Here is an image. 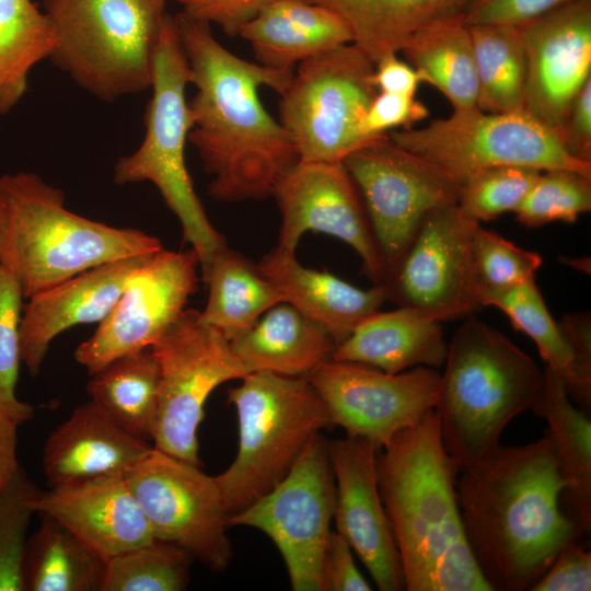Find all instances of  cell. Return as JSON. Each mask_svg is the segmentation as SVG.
<instances>
[{
    "label": "cell",
    "mask_w": 591,
    "mask_h": 591,
    "mask_svg": "<svg viewBox=\"0 0 591 591\" xmlns=\"http://www.w3.org/2000/svg\"><path fill=\"white\" fill-rule=\"evenodd\" d=\"M373 83L379 92L415 95L418 85L426 83V78L396 54H391L374 62Z\"/></svg>",
    "instance_id": "681fc988"
},
{
    "label": "cell",
    "mask_w": 591,
    "mask_h": 591,
    "mask_svg": "<svg viewBox=\"0 0 591 591\" xmlns=\"http://www.w3.org/2000/svg\"><path fill=\"white\" fill-rule=\"evenodd\" d=\"M39 493L21 465L0 486V591H24L27 529Z\"/></svg>",
    "instance_id": "f35d334b"
},
{
    "label": "cell",
    "mask_w": 591,
    "mask_h": 591,
    "mask_svg": "<svg viewBox=\"0 0 591 591\" xmlns=\"http://www.w3.org/2000/svg\"><path fill=\"white\" fill-rule=\"evenodd\" d=\"M486 306L501 310L515 329L535 343L546 367L563 381L568 396L589 415L591 384L581 376L572 345L560 323L552 317L535 279L493 298Z\"/></svg>",
    "instance_id": "836d02e7"
},
{
    "label": "cell",
    "mask_w": 591,
    "mask_h": 591,
    "mask_svg": "<svg viewBox=\"0 0 591 591\" xmlns=\"http://www.w3.org/2000/svg\"><path fill=\"white\" fill-rule=\"evenodd\" d=\"M518 27L528 66L524 112L559 137L591 80V0H572Z\"/></svg>",
    "instance_id": "d6986e66"
},
{
    "label": "cell",
    "mask_w": 591,
    "mask_h": 591,
    "mask_svg": "<svg viewBox=\"0 0 591 591\" xmlns=\"http://www.w3.org/2000/svg\"><path fill=\"white\" fill-rule=\"evenodd\" d=\"M335 480L333 519L381 591L405 590L399 555L378 483L379 448L349 437L327 441Z\"/></svg>",
    "instance_id": "ffe728a7"
},
{
    "label": "cell",
    "mask_w": 591,
    "mask_h": 591,
    "mask_svg": "<svg viewBox=\"0 0 591 591\" xmlns=\"http://www.w3.org/2000/svg\"><path fill=\"white\" fill-rule=\"evenodd\" d=\"M152 447L119 428L90 399L47 437L42 459L44 476L49 488L102 476H126Z\"/></svg>",
    "instance_id": "603a6c76"
},
{
    "label": "cell",
    "mask_w": 591,
    "mask_h": 591,
    "mask_svg": "<svg viewBox=\"0 0 591 591\" xmlns=\"http://www.w3.org/2000/svg\"><path fill=\"white\" fill-rule=\"evenodd\" d=\"M194 557L172 543L152 542L106 560L101 591H182Z\"/></svg>",
    "instance_id": "8d00e7d4"
},
{
    "label": "cell",
    "mask_w": 591,
    "mask_h": 591,
    "mask_svg": "<svg viewBox=\"0 0 591 591\" xmlns=\"http://www.w3.org/2000/svg\"><path fill=\"white\" fill-rule=\"evenodd\" d=\"M401 51L425 76L426 83L433 85L449 100L453 111L477 106L474 50L463 14L421 27Z\"/></svg>",
    "instance_id": "d6a6232c"
},
{
    "label": "cell",
    "mask_w": 591,
    "mask_h": 591,
    "mask_svg": "<svg viewBox=\"0 0 591 591\" xmlns=\"http://www.w3.org/2000/svg\"><path fill=\"white\" fill-rule=\"evenodd\" d=\"M56 46L54 26L31 0H0V115L14 108L27 90L32 68Z\"/></svg>",
    "instance_id": "d590c367"
},
{
    "label": "cell",
    "mask_w": 591,
    "mask_h": 591,
    "mask_svg": "<svg viewBox=\"0 0 591 591\" xmlns=\"http://www.w3.org/2000/svg\"><path fill=\"white\" fill-rule=\"evenodd\" d=\"M18 427L0 415V486L7 483L20 466L16 457Z\"/></svg>",
    "instance_id": "816d5d0a"
},
{
    "label": "cell",
    "mask_w": 591,
    "mask_h": 591,
    "mask_svg": "<svg viewBox=\"0 0 591 591\" xmlns=\"http://www.w3.org/2000/svg\"><path fill=\"white\" fill-rule=\"evenodd\" d=\"M0 264L24 299L100 265L163 248L142 231L70 211L61 189L31 172L0 176Z\"/></svg>",
    "instance_id": "277c9868"
},
{
    "label": "cell",
    "mask_w": 591,
    "mask_h": 591,
    "mask_svg": "<svg viewBox=\"0 0 591 591\" xmlns=\"http://www.w3.org/2000/svg\"><path fill=\"white\" fill-rule=\"evenodd\" d=\"M478 81L477 107L488 113L524 111L526 53L512 25L468 26Z\"/></svg>",
    "instance_id": "e575fe53"
},
{
    "label": "cell",
    "mask_w": 591,
    "mask_h": 591,
    "mask_svg": "<svg viewBox=\"0 0 591 591\" xmlns=\"http://www.w3.org/2000/svg\"><path fill=\"white\" fill-rule=\"evenodd\" d=\"M160 369L153 447L201 466L198 428L212 391L247 373L230 340L185 309L152 345Z\"/></svg>",
    "instance_id": "8fae6325"
},
{
    "label": "cell",
    "mask_w": 591,
    "mask_h": 591,
    "mask_svg": "<svg viewBox=\"0 0 591 591\" xmlns=\"http://www.w3.org/2000/svg\"><path fill=\"white\" fill-rule=\"evenodd\" d=\"M551 438L500 445L462 470L455 491L464 534L491 591H528L584 533L563 510Z\"/></svg>",
    "instance_id": "7a4b0ae2"
},
{
    "label": "cell",
    "mask_w": 591,
    "mask_h": 591,
    "mask_svg": "<svg viewBox=\"0 0 591 591\" xmlns=\"http://www.w3.org/2000/svg\"><path fill=\"white\" fill-rule=\"evenodd\" d=\"M23 299L18 281L0 264V415L16 426L34 416L33 406L20 401L15 394L21 364L20 323Z\"/></svg>",
    "instance_id": "60d3db41"
},
{
    "label": "cell",
    "mask_w": 591,
    "mask_h": 591,
    "mask_svg": "<svg viewBox=\"0 0 591 591\" xmlns=\"http://www.w3.org/2000/svg\"><path fill=\"white\" fill-rule=\"evenodd\" d=\"M478 224L456 205L428 212L387 276L389 300L439 322L473 314L480 306L473 264Z\"/></svg>",
    "instance_id": "9a60e30c"
},
{
    "label": "cell",
    "mask_w": 591,
    "mask_h": 591,
    "mask_svg": "<svg viewBox=\"0 0 591 591\" xmlns=\"http://www.w3.org/2000/svg\"><path fill=\"white\" fill-rule=\"evenodd\" d=\"M339 15L373 62L397 54L421 27L463 14L472 0H305Z\"/></svg>",
    "instance_id": "f1b7e54d"
},
{
    "label": "cell",
    "mask_w": 591,
    "mask_h": 591,
    "mask_svg": "<svg viewBox=\"0 0 591 591\" xmlns=\"http://www.w3.org/2000/svg\"><path fill=\"white\" fill-rule=\"evenodd\" d=\"M448 343L439 321L405 306L375 312L337 345L332 359L399 373L419 366L444 364Z\"/></svg>",
    "instance_id": "d4e9b609"
},
{
    "label": "cell",
    "mask_w": 591,
    "mask_h": 591,
    "mask_svg": "<svg viewBox=\"0 0 591 591\" xmlns=\"http://www.w3.org/2000/svg\"><path fill=\"white\" fill-rule=\"evenodd\" d=\"M572 345L583 380L591 384V320L589 313L567 314L559 322Z\"/></svg>",
    "instance_id": "f907efd6"
},
{
    "label": "cell",
    "mask_w": 591,
    "mask_h": 591,
    "mask_svg": "<svg viewBox=\"0 0 591 591\" xmlns=\"http://www.w3.org/2000/svg\"><path fill=\"white\" fill-rule=\"evenodd\" d=\"M190 81L175 16L166 14L154 56L152 95L143 117L144 137L135 152L118 159L114 182H150L159 189L181 223L184 242L198 255L202 274L227 241L209 221L186 167L185 144L193 117L185 91Z\"/></svg>",
    "instance_id": "52a82bcc"
},
{
    "label": "cell",
    "mask_w": 591,
    "mask_h": 591,
    "mask_svg": "<svg viewBox=\"0 0 591 591\" xmlns=\"http://www.w3.org/2000/svg\"><path fill=\"white\" fill-rule=\"evenodd\" d=\"M175 21L196 88L188 102V140L212 176L209 195L230 202L271 196L299 154L290 134L263 105L259 89L281 95L294 69L245 60L213 37L210 24L183 13Z\"/></svg>",
    "instance_id": "6da1fadb"
},
{
    "label": "cell",
    "mask_w": 591,
    "mask_h": 591,
    "mask_svg": "<svg viewBox=\"0 0 591 591\" xmlns=\"http://www.w3.org/2000/svg\"><path fill=\"white\" fill-rule=\"evenodd\" d=\"M105 559L154 540L126 476H102L50 487L34 500Z\"/></svg>",
    "instance_id": "7402d4cb"
},
{
    "label": "cell",
    "mask_w": 591,
    "mask_h": 591,
    "mask_svg": "<svg viewBox=\"0 0 591 591\" xmlns=\"http://www.w3.org/2000/svg\"><path fill=\"white\" fill-rule=\"evenodd\" d=\"M542 171L525 166H497L484 170L461 185L457 208L478 223L519 207Z\"/></svg>",
    "instance_id": "b9f144b4"
},
{
    "label": "cell",
    "mask_w": 591,
    "mask_h": 591,
    "mask_svg": "<svg viewBox=\"0 0 591 591\" xmlns=\"http://www.w3.org/2000/svg\"><path fill=\"white\" fill-rule=\"evenodd\" d=\"M378 483L407 591H491L468 547L434 409L379 450Z\"/></svg>",
    "instance_id": "3957f363"
},
{
    "label": "cell",
    "mask_w": 591,
    "mask_h": 591,
    "mask_svg": "<svg viewBox=\"0 0 591 591\" xmlns=\"http://www.w3.org/2000/svg\"><path fill=\"white\" fill-rule=\"evenodd\" d=\"M374 62L352 43L299 63L280 95L279 121L303 162H341L371 141L362 134L379 92Z\"/></svg>",
    "instance_id": "30bf717a"
},
{
    "label": "cell",
    "mask_w": 591,
    "mask_h": 591,
    "mask_svg": "<svg viewBox=\"0 0 591 591\" xmlns=\"http://www.w3.org/2000/svg\"><path fill=\"white\" fill-rule=\"evenodd\" d=\"M182 5L185 16L218 24L229 36L241 30L275 0H174Z\"/></svg>",
    "instance_id": "f6af8a7d"
},
{
    "label": "cell",
    "mask_w": 591,
    "mask_h": 591,
    "mask_svg": "<svg viewBox=\"0 0 591 591\" xmlns=\"http://www.w3.org/2000/svg\"><path fill=\"white\" fill-rule=\"evenodd\" d=\"M591 590V553L579 538L566 545L531 591Z\"/></svg>",
    "instance_id": "bcb514c9"
},
{
    "label": "cell",
    "mask_w": 591,
    "mask_h": 591,
    "mask_svg": "<svg viewBox=\"0 0 591 591\" xmlns=\"http://www.w3.org/2000/svg\"><path fill=\"white\" fill-rule=\"evenodd\" d=\"M473 264L479 304L486 306L493 298L535 279L542 257L479 223L473 240Z\"/></svg>",
    "instance_id": "74e56055"
},
{
    "label": "cell",
    "mask_w": 591,
    "mask_h": 591,
    "mask_svg": "<svg viewBox=\"0 0 591 591\" xmlns=\"http://www.w3.org/2000/svg\"><path fill=\"white\" fill-rule=\"evenodd\" d=\"M335 507L327 440L315 433L270 491L228 519L265 533L280 552L294 591H323V559Z\"/></svg>",
    "instance_id": "7c38bea8"
},
{
    "label": "cell",
    "mask_w": 591,
    "mask_h": 591,
    "mask_svg": "<svg viewBox=\"0 0 591 591\" xmlns=\"http://www.w3.org/2000/svg\"><path fill=\"white\" fill-rule=\"evenodd\" d=\"M428 115L427 106L415 95L378 92L363 119L362 134L374 139L396 127L413 128Z\"/></svg>",
    "instance_id": "7bdbcfd3"
},
{
    "label": "cell",
    "mask_w": 591,
    "mask_h": 591,
    "mask_svg": "<svg viewBox=\"0 0 591 591\" xmlns=\"http://www.w3.org/2000/svg\"><path fill=\"white\" fill-rule=\"evenodd\" d=\"M199 258L190 247L151 254L128 278L109 314L74 350L89 374L151 345L181 316L198 289Z\"/></svg>",
    "instance_id": "2e32d148"
},
{
    "label": "cell",
    "mask_w": 591,
    "mask_h": 591,
    "mask_svg": "<svg viewBox=\"0 0 591 591\" xmlns=\"http://www.w3.org/2000/svg\"><path fill=\"white\" fill-rule=\"evenodd\" d=\"M154 447L126 480L155 540L188 552L212 571H224L232 551L229 514L215 476Z\"/></svg>",
    "instance_id": "5bb4252c"
},
{
    "label": "cell",
    "mask_w": 591,
    "mask_h": 591,
    "mask_svg": "<svg viewBox=\"0 0 591 591\" xmlns=\"http://www.w3.org/2000/svg\"><path fill=\"white\" fill-rule=\"evenodd\" d=\"M559 138L572 158L591 163V80L575 97Z\"/></svg>",
    "instance_id": "c3c4849f"
},
{
    "label": "cell",
    "mask_w": 591,
    "mask_h": 591,
    "mask_svg": "<svg viewBox=\"0 0 591 591\" xmlns=\"http://www.w3.org/2000/svg\"><path fill=\"white\" fill-rule=\"evenodd\" d=\"M271 196L281 215L278 250L296 253L304 232H323L356 251L374 285L386 281V266L361 195L341 162L298 161Z\"/></svg>",
    "instance_id": "ac0fdd59"
},
{
    "label": "cell",
    "mask_w": 591,
    "mask_h": 591,
    "mask_svg": "<svg viewBox=\"0 0 591 591\" xmlns=\"http://www.w3.org/2000/svg\"><path fill=\"white\" fill-rule=\"evenodd\" d=\"M230 343L247 374L283 376H306L331 360L337 347L324 327L287 302L270 308Z\"/></svg>",
    "instance_id": "4316f807"
},
{
    "label": "cell",
    "mask_w": 591,
    "mask_h": 591,
    "mask_svg": "<svg viewBox=\"0 0 591 591\" xmlns=\"http://www.w3.org/2000/svg\"><path fill=\"white\" fill-rule=\"evenodd\" d=\"M169 0H44L56 67L105 102L151 86Z\"/></svg>",
    "instance_id": "8992f818"
},
{
    "label": "cell",
    "mask_w": 591,
    "mask_h": 591,
    "mask_svg": "<svg viewBox=\"0 0 591 591\" xmlns=\"http://www.w3.org/2000/svg\"><path fill=\"white\" fill-rule=\"evenodd\" d=\"M90 376L86 384L90 399L124 431L152 441L160 369L151 348L120 356Z\"/></svg>",
    "instance_id": "4dcf8cb0"
},
{
    "label": "cell",
    "mask_w": 591,
    "mask_h": 591,
    "mask_svg": "<svg viewBox=\"0 0 591 591\" xmlns=\"http://www.w3.org/2000/svg\"><path fill=\"white\" fill-rule=\"evenodd\" d=\"M251 44L258 63L271 69L294 66L352 43L346 22L305 0H275L239 34Z\"/></svg>",
    "instance_id": "484cf974"
},
{
    "label": "cell",
    "mask_w": 591,
    "mask_h": 591,
    "mask_svg": "<svg viewBox=\"0 0 591 591\" xmlns=\"http://www.w3.org/2000/svg\"><path fill=\"white\" fill-rule=\"evenodd\" d=\"M546 420L558 471L565 480L561 503L569 517L588 533L591 530V420L568 396L563 381L544 368L542 387L531 407Z\"/></svg>",
    "instance_id": "83f0119b"
},
{
    "label": "cell",
    "mask_w": 591,
    "mask_h": 591,
    "mask_svg": "<svg viewBox=\"0 0 591 591\" xmlns=\"http://www.w3.org/2000/svg\"><path fill=\"white\" fill-rule=\"evenodd\" d=\"M106 560L62 523L40 514L26 542L24 591H101Z\"/></svg>",
    "instance_id": "1f68e13d"
},
{
    "label": "cell",
    "mask_w": 591,
    "mask_h": 591,
    "mask_svg": "<svg viewBox=\"0 0 591 591\" xmlns=\"http://www.w3.org/2000/svg\"><path fill=\"white\" fill-rule=\"evenodd\" d=\"M341 163L361 195L387 276L426 215L457 204L461 186L387 134L354 150Z\"/></svg>",
    "instance_id": "4fadbf2b"
},
{
    "label": "cell",
    "mask_w": 591,
    "mask_h": 591,
    "mask_svg": "<svg viewBox=\"0 0 591 591\" xmlns=\"http://www.w3.org/2000/svg\"><path fill=\"white\" fill-rule=\"evenodd\" d=\"M572 0H472L463 13L467 26H520Z\"/></svg>",
    "instance_id": "ee69618b"
},
{
    "label": "cell",
    "mask_w": 591,
    "mask_h": 591,
    "mask_svg": "<svg viewBox=\"0 0 591 591\" xmlns=\"http://www.w3.org/2000/svg\"><path fill=\"white\" fill-rule=\"evenodd\" d=\"M440 375L434 368L424 366L391 374L331 359L305 378L325 404L333 426L381 449L434 408Z\"/></svg>",
    "instance_id": "e0dca14e"
},
{
    "label": "cell",
    "mask_w": 591,
    "mask_h": 591,
    "mask_svg": "<svg viewBox=\"0 0 591 591\" xmlns=\"http://www.w3.org/2000/svg\"><path fill=\"white\" fill-rule=\"evenodd\" d=\"M228 399L237 414L239 449L215 479L230 517L279 484L310 439L333 424L305 376L250 373Z\"/></svg>",
    "instance_id": "ba28073f"
},
{
    "label": "cell",
    "mask_w": 591,
    "mask_h": 591,
    "mask_svg": "<svg viewBox=\"0 0 591 591\" xmlns=\"http://www.w3.org/2000/svg\"><path fill=\"white\" fill-rule=\"evenodd\" d=\"M283 302L324 327L337 345L389 300L385 283L358 288L328 273L302 266L296 253L273 248L257 264Z\"/></svg>",
    "instance_id": "cb8c5ba5"
},
{
    "label": "cell",
    "mask_w": 591,
    "mask_h": 591,
    "mask_svg": "<svg viewBox=\"0 0 591 591\" xmlns=\"http://www.w3.org/2000/svg\"><path fill=\"white\" fill-rule=\"evenodd\" d=\"M106 263L31 297L20 323L21 362L38 374L55 337L72 326L101 323L117 302L126 281L150 256Z\"/></svg>",
    "instance_id": "44dd1931"
},
{
    "label": "cell",
    "mask_w": 591,
    "mask_h": 591,
    "mask_svg": "<svg viewBox=\"0 0 591 591\" xmlns=\"http://www.w3.org/2000/svg\"><path fill=\"white\" fill-rule=\"evenodd\" d=\"M208 300L200 320L232 340L251 328L270 308L283 302L257 264L228 245L219 250L201 274Z\"/></svg>",
    "instance_id": "f546056e"
},
{
    "label": "cell",
    "mask_w": 591,
    "mask_h": 591,
    "mask_svg": "<svg viewBox=\"0 0 591 591\" xmlns=\"http://www.w3.org/2000/svg\"><path fill=\"white\" fill-rule=\"evenodd\" d=\"M1 213H2V197H1V194H0V218H1Z\"/></svg>",
    "instance_id": "f5cc1de1"
},
{
    "label": "cell",
    "mask_w": 591,
    "mask_h": 591,
    "mask_svg": "<svg viewBox=\"0 0 591 591\" xmlns=\"http://www.w3.org/2000/svg\"><path fill=\"white\" fill-rule=\"evenodd\" d=\"M591 209V177L554 169L542 171L519 207L517 220L535 228L553 221L575 222Z\"/></svg>",
    "instance_id": "ab89813d"
},
{
    "label": "cell",
    "mask_w": 591,
    "mask_h": 591,
    "mask_svg": "<svg viewBox=\"0 0 591 591\" xmlns=\"http://www.w3.org/2000/svg\"><path fill=\"white\" fill-rule=\"evenodd\" d=\"M391 141L431 162L460 186L497 166L570 170L591 177V163L572 158L558 135L526 112L453 111L424 128L387 134Z\"/></svg>",
    "instance_id": "9c48e42d"
},
{
    "label": "cell",
    "mask_w": 591,
    "mask_h": 591,
    "mask_svg": "<svg viewBox=\"0 0 591 591\" xmlns=\"http://www.w3.org/2000/svg\"><path fill=\"white\" fill-rule=\"evenodd\" d=\"M323 591H370L369 582L357 568L347 540L332 531L323 559Z\"/></svg>",
    "instance_id": "7dc6e473"
},
{
    "label": "cell",
    "mask_w": 591,
    "mask_h": 591,
    "mask_svg": "<svg viewBox=\"0 0 591 591\" xmlns=\"http://www.w3.org/2000/svg\"><path fill=\"white\" fill-rule=\"evenodd\" d=\"M444 364L433 409L459 474L497 449L507 425L531 409L544 370L473 314L453 334Z\"/></svg>",
    "instance_id": "5b68a950"
}]
</instances>
